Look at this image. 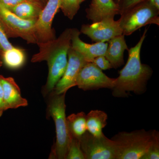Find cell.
Returning a JSON list of instances; mask_svg holds the SVG:
<instances>
[{
  "instance_id": "44dd1931",
  "label": "cell",
  "mask_w": 159,
  "mask_h": 159,
  "mask_svg": "<svg viewBox=\"0 0 159 159\" xmlns=\"http://www.w3.org/2000/svg\"><path fill=\"white\" fill-rule=\"evenodd\" d=\"M66 159H85L80 148L79 139L71 136Z\"/></svg>"
},
{
  "instance_id": "ffe728a7",
  "label": "cell",
  "mask_w": 159,
  "mask_h": 159,
  "mask_svg": "<svg viewBox=\"0 0 159 159\" xmlns=\"http://www.w3.org/2000/svg\"><path fill=\"white\" fill-rule=\"evenodd\" d=\"M80 5L79 0H60V9L65 16L72 20L79 10Z\"/></svg>"
},
{
  "instance_id": "ac0fdd59",
  "label": "cell",
  "mask_w": 159,
  "mask_h": 159,
  "mask_svg": "<svg viewBox=\"0 0 159 159\" xmlns=\"http://www.w3.org/2000/svg\"><path fill=\"white\" fill-rule=\"evenodd\" d=\"M3 63L9 69L17 70L25 63L26 56L25 50L13 47L11 49L2 52Z\"/></svg>"
},
{
  "instance_id": "484cf974",
  "label": "cell",
  "mask_w": 159,
  "mask_h": 159,
  "mask_svg": "<svg viewBox=\"0 0 159 159\" xmlns=\"http://www.w3.org/2000/svg\"><path fill=\"white\" fill-rule=\"evenodd\" d=\"M26 1L30 0H0V3L8 9Z\"/></svg>"
},
{
  "instance_id": "ba28073f",
  "label": "cell",
  "mask_w": 159,
  "mask_h": 159,
  "mask_svg": "<svg viewBox=\"0 0 159 159\" xmlns=\"http://www.w3.org/2000/svg\"><path fill=\"white\" fill-rule=\"evenodd\" d=\"M116 82V78L108 77L93 63L88 62L80 71L76 86L84 91L103 88L112 89Z\"/></svg>"
},
{
  "instance_id": "f1b7e54d",
  "label": "cell",
  "mask_w": 159,
  "mask_h": 159,
  "mask_svg": "<svg viewBox=\"0 0 159 159\" xmlns=\"http://www.w3.org/2000/svg\"><path fill=\"white\" fill-rule=\"evenodd\" d=\"M38 1L40 3V4H41L43 7H44L46 4H47L48 0H38Z\"/></svg>"
},
{
  "instance_id": "d4e9b609",
  "label": "cell",
  "mask_w": 159,
  "mask_h": 159,
  "mask_svg": "<svg viewBox=\"0 0 159 159\" xmlns=\"http://www.w3.org/2000/svg\"><path fill=\"white\" fill-rule=\"evenodd\" d=\"M144 1L145 0H122L119 5L120 9V15L135 6L138 3Z\"/></svg>"
},
{
  "instance_id": "4316f807",
  "label": "cell",
  "mask_w": 159,
  "mask_h": 159,
  "mask_svg": "<svg viewBox=\"0 0 159 159\" xmlns=\"http://www.w3.org/2000/svg\"><path fill=\"white\" fill-rule=\"evenodd\" d=\"M6 111L5 101H4V92L2 86L0 81V117L2 116L3 112Z\"/></svg>"
},
{
  "instance_id": "8992f818",
  "label": "cell",
  "mask_w": 159,
  "mask_h": 159,
  "mask_svg": "<svg viewBox=\"0 0 159 159\" xmlns=\"http://www.w3.org/2000/svg\"><path fill=\"white\" fill-rule=\"evenodd\" d=\"M37 20L20 18L0 3V23L8 38H20L28 44H36L34 25Z\"/></svg>"
},
{
  "instance_id": "4dcf8cb0",
  "label": "cell",
  "mask_w": 159,
  "mask_h": 159,
  "mask_svg": "<svg viewBox=\"0 0 159 159\" xmlns=\"http://www.w3.org/2000/svg\"><path fill=\"white\" fill-rule=\"evenodd\" d=\"M116 4H117V5H119V4H120V2L122 1V0H113Z\"/></svg>"
},
{
  "instance_id": "603a6c76",
  "label": "cell",
  "mask_w": 159,
  "mask_h": 159,
  "mask_svg": "<svg viewBox=\"0 0 159 159\" xmlns=\"http://www.w3.org/2000/svg\"><path fill=\"white\" fill-rule=\"evenodd\" d=\"M13 47L9 41V38L0 23V50L4 51L11 49Z\"/></svg>"
},
{
  "instance_id": "7402d4cb",
  "label": "cell",
  "mask_w": 159,
  "mask_h": 159,
  "mask_svg": "<svg viewBox=\"0 0 159 159\" xmlns=\"http://www.w3.org/2000/svg\"><path fill=\"white\" fill-rule=\"evenodd\" d=\"M159 159V138L155 140L150 148L141 159Z\"/></svg>"
},
{
  "instance_id": "5bb4252c",
  "label": "cell",
  "mask_w": 159,
  "mask_h": 159,
  "mask_svg": "<svg viewBox=\"0 0 159 159\" xmlns=\"http://www.w3.org/2000/svg\"><path fill=\"white\" fill-rule=\"evenodd\" d=\"M0 81L4 92L6 111L28 105V100L22 97L20 89L14 78L0 75Z\"/></svg>"
},
{
  "instance_id": "d6986e66",
  "label": "cell",
  "mask_w": 159,
  "mask_h": 159,
  "mask_svg": "<svg viewBox=\"0 0 159 159\" xmlns=\"http://www.w3.org/2000/svg\"><path fill=\"white\" fill-rule=\"evenodd\" d=\"M86 116V115L84 112H80L66 117L71 136L79 139L87 131Z\"/></svg>"
},
{
  "instance_id": "9a60e30c",
  "label": "cell",
  "mask_w": 159,
  "mask_h": 159,
  "mask_svg": "<svg viewBox=\"0 0 159 159\" xmlns=\"http://www.w3.org/2000/svg\"><path fill=\"white\" fill-rule=\"evenodd\" d=\"M108 46L104 56L110 62L112 68L116 69L124 65V52L128 50L125 35L121 34L108 41Z\"/></svg>"
},
{
  "instance_id": "7c38bea8",
  "label": "cell",
  "mask_w": 159,
  "mask_h": 159,
  "mask_svg": "<svg viewBox=\"0 0 159 159\" xmlns=\"http://www.w3.org/2000/svg\"><path fill=\"white\" fill-rule=\"evenodd\" d=\"M80 32L77 29H72L71 47L84 57L87 62H92L95 57L105 55L108 43H96L89 44L80 39Z\"/></svg>"
},
{
  "instance_id": "6da1fadb",
  "label": "cell",
  "mask_w": 159,
  "mask_h": 159,
  "mask_svg": "<svg viewBox=\"0 0 159 159\" xmlns=\"http://www.w3.org/2000/svg\"><path fill=\"white\" fill-rule=\"evenodd\" d=\"M148 29H145L139 42L134 47L128 49V58L119 75L112 90L115 97H128L130 92L136 95L144 93L147 90V84L153 71L148 65L141 62V49L146 38Z\"/></svg>"
},
{
  "instance_id": "277c9868",
  "label": "cell",
  "mask_w": 159,
  "mask_h": 159,
  "mask_svg": "<svg viewBox=\"0 0 159 159\" xmlns=\"http://www.w3.org/2000/svg\"><path fill=\"white\" fill-rule=\"evenodd\" d=\"M158 138L159 132L155 129L118 133L111 139L115 144L116 159H141Z\"/></svg>"
},
{
  "instance_id": "f546056e",
  "label": "cell",
  "mask_w": 159,
  "mask_h": 159,
  "mask_svg": "<svg viewBox=\"0 0 159 159\" xmlns=\"http://www.w3.org/2000/svg\"><path fill=\"white\" fill-rule=\"evenodd\" d=\"M2 51L0 50V68L2 66L3 64L2 57Z\"/></svg>"
},
{
  "instance_id": "e0dca14e",
  "label": "cell",
  "mask_w": 159,
  "mask_h": 159,
  "mask_svg": "<svg viewBox=\"0 0 159 159\" xmlns=\"http://www.w3.org/2000/svg\"><path fill=\"white\" fill-rule=\"evenodd\" d=\"M107 115L103 111H91L86 116L87 131L94 136H102L104 135L102 130L107 124Z\"/></svg>"
},
{
  "instance_id": "3957f363",
  "label": "cell",
  "mask_w": 159,
  "mask_h": 159,
  "mask_svg": "<svg viewBox=\"0 0 159 159\" xmlns=\"http://www.w3.org/2000/svg\"><path fill=\"white\" fill-rule=\"evenodd\" d=\"M66 93L49 95L47 115L53 119L56 141L51 148L49 159H66L71 139L66 115Z\"/></svg>"
},
{
  "instance_id": "1f68e13d",
  "label": "cell",
  "mask_w": 159,
  "mask_h": 159,
  "mask_svg": "<svg viewBox=\"0 0 159 159\" xmlns=\"http://www.w3.org/2000/svg\"><path fill=\"white\" fill-rule=\"evenodd\" d=\"M30 1H33V2H38V3H40L39 2V1H38V0H30Z\"/></svg>"
},
{
  "instance_id": "8fae6325",
  "label": "cell",
  "mask_w": 159,
  "mask_h": 159,
  "mask_svg": "<svg viewBox=\"0 0 159 159\" xmlns=\"http://www.w3.org/2000/svg\"><path fill=\"white\" fill-rule=\"evenodd\" d=\"M80 32L96 43L106 42L122 34L119 21L115 20L114 18L104 19L91 25H82Z\"/></svg>"
},
{
  "instance_id": "d6a6232c",
  "label": "cell",
  "mask_w": 159,
  "mask_h": 159,
  "mask_svg": "<svg viewBox=\"0 0 159 159\" xmlns=\"http://www.w3.org/2000/svg\"><path fill=\"white\" fill-rule=\"evenodd\" d=\"M80 1V4H81L83 2H84L85 0H79Z\"/></svg>"
},
{
  "instance_id": "9c48e42d",
  "label": "cell",
  "mask_w": 159,
  "mask_h": 159,
  "mask_svg": "<svg viewBox=\"0 0 159 159\" xmlns=\"http://www.w3.org/2000/svg\"><path fill=\"white\" fill-rule=\"evenodd\" d=\"M60 6V0H48L34 25L37 44L56 38L52 23Z\"/></svg>"
},
{
  "instance_id": "30bf717a",
  "label": "cell",
  "mask_w": 159,
  "mask_h": 159,
  "mask_svg": "<svg viewBox=\"0 0 159 159\" xmlns=\"http://www.w3.org/2000/svg\"><path fill=\"white\" fill-rule=\"evenodd\" d=\"M68 57L65 71L51 94L66 93L71 88L76 86V80L80 71L88 62L81 54L72 48L71 46L68 53Z\"/></svg>"
},
{
  "instance_id": "4fadbf2b",
  "label": "cell",
  "mask_w": 159,
  "mask_h": 159,
  "mask_svg": "<svg viewBox=\"0 0 159 159\" xmlns=\"http://www.w3.org/2000/svg\"><path fill=\"white\" fill-rule=\"evenodd\" d=\"M86 17L93 23L106 18H114L120 15L119 6L113 0H92L89 7L86 9Z\"/></svg>"
},
{
  "instance_id": "83f0119b",
  "label": "cell",
  "mask_w": 159,
  "mask_h": 159,
  "mask_svg": "<svg viewBox=\"0 0 159 159\" xmlns=\"http://www.w3.org/2000/svg\"><path fill=\"white\" fill-rule=\"evenodd\" d=\"M157 9L159 10V0H147Z\"/></svg>"
},
{
  "instance_id": "cb8c5ba5",
  "label": "cell",
  "mask_w": 159,
  "mask_h": 159,
  "mask_svg": "<svg viewBox=\"0 0 159 159\" xmlns=\"http://www.w3.org/2000/svg\"><path fill=\"white\" fill-rule=\"evenodd\" d=\"M92 62L95 64L97 67L103 70L112 68L110 62L107 59L104 55H101L95 57Z\"/></svg>"
},
{
  "instance_id": "5b68a950",
  "label": "cell",
  "mask_w": 159,
  "mask_h": 159,
  "mask_svg": "<svg viewBox=\"0 0 159 159\" xmlns=\"http://www.w3.org/2000/svg\"><path fill=\"white\" fill-rule=\"evenodd\" d=\"M120 15L118 21L125 36L130 35L147 25H159V10L147 0L138 3Z\"/></svg>"
},
{
  "instance_id": "2e32d148",
  "label": "cell",
  "mask_w": 159,
  "mask_h": 159,
  "mask_svg": "<svg viewBox=\"0 0 159 159\" xmlns=\"http://www.w3.org/2000/svg\"><path fill=\"white\" fill-rule=\"evenodd\" d=\"M43 8L39 3L26 1L7 9L23 20H37Z\"/></svg>"
},
{
  "instance_id": "52a82bcc",
  "label": "cell",
  "mask_w": 159,
  "mask_h": 159,
  "mask_svg": "<svg viewBox=\"0 0 159 159\" xmlns=\"http://www.w3.org/2000/svg\"><path fill=\"white\" fill-rule=\"evenodd\" d=\"M79 141L85 159H116L113 141L104 134L97 137L87 131Z\"/></svg>"
},
{
  "instance_id": "7a4b0ae2",
  "label": "cell",
  "mask_w": 159,
  "mask_h": 159,
  "mask_svg": "<svg viewBox=\"0 0 159 159\" xmlns=\"http://www.w3.org/2000/svg\"><path fill=\"white\" fill-rule=\"evenodd\" d=\"M71 36L72 29H67L57 38L37 44L39 50L32 56L31 62L46 61L48 66V75L42 90L44 96L51 93L65 71Z\"/></svg>"
}]
</instances>
